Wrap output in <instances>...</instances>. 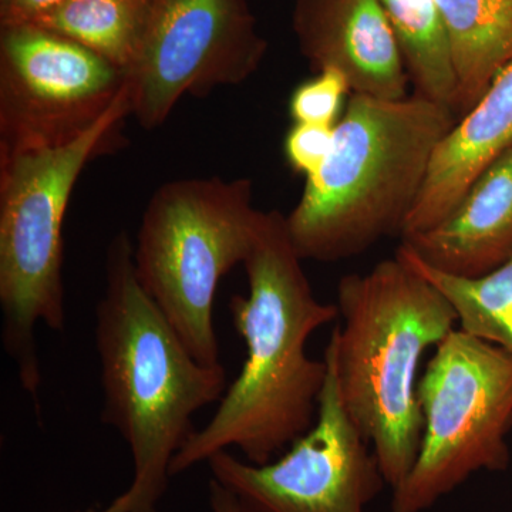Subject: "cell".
I'll return each mask as SVG.
<instances>
[{
	"instance_id": "obj_2",
	"label": "cell",
	"mask_w": 512,
	"mask_h": 512,
	"mask_svg": "<svg viewBox=\"0 0 512 512\" xmlns=\"http://www.w3.org/2000/svg\"><path fill=\"white\" fill-rule=\"evenodd\" d=\"M101 367V420L133 458L131 512H158L175 454L194 433L195 414L227 392V370L198 362L138 281L134 244L111 238L94 326Z\"/></svg>"
},
{
	"instance_id": "obj_6",
	"label": "cell",
	"mask_w": 512,
	"mask_h": 512,
	"mask_svg": "<svg viewBox=\"0 0 512 512\" xmlns=\"http://www.w3.org/2000/svg\"><path fill=\"white\" fill-rule=\"evenodd\" d=\"M262 214L249 178L221 177L165 183L143 212L134 245L138 281L204 365H221L215 295L248 258Z\"/></svg>"
},
{
	"instance_id": "obj_11",
	"label": "cell",
	"mask_w": 512,
	"mask_h": 512,
	"mask_svg": "<svg viewBox=\"0 0 512 512\" xmlns=\"http://www.w3.org/2000/svg\"><path fill=\"white\" fill-rule=\"evenodd\" d=\"M293 28L315 72L338 70L355 94L409 96V74L382 0H298Z\"/></svg>"
},
{
	"instance_id": "obj_3",
	"label": "cell",
	"mask_w": 512,
	"mask_h": 512,
	"mask_svg": "<svg viewBox=\"0 0 512 512\" xmlns=\"http://www.w3.org/2000/svg\"><path fill=\"white\" fill-rule=\"evenodd\" d=\"M336 306L342 322L326 350L343 406L393 490L419 454L421 359L458 328L457 312L397 254L365 274L340 279Z\"/></svg>"
},
{
	"instance_id": "obj_20",
	"label": "cell",
	"mask_w": 512,
	"mask_h": 512,
	"mask_svg": "<svg viewBox=\"0 0 512 512\" xmlns=\"http://www.w3.org/2000/svg\"><path fill=\"white\" fill-rule=\"evenodd\" d=\"M64 2L66 0H0L2 28L33 22Z\"/></svg>"
},
{
	"instance_id": "obj_15",
	"label": "cell",
	"mask_w": 512,
	"mask_h": 512,
	"mask_svg": "<svg viewBox=\"0 0 512 512\" xmlns=\"http://www.w3.org/2000/svg\"><path fill=\"white\" fill-rule=\"evenodd\" d=\"M416 94L457 114L450 40L437 0H382Z\"/></svg>"
},
{
	"instance_id": "obj_16",
	"label": "cell",
	"mask_w": 512,
	"mask_h": 512,
	"mask_svg": "<svg viewBox=\"0 0 512 512\" xmlns=\"http://www.w3.org/2000/svg\"><path fill=\"white\" fill-rule=\"evenodd\" d=\"M153 0H66L32 25L69 37L126 72Z\"/></svg>"
},
{
	"instance_id": "obj_18",
	"label": "cell",
	"mask_w": 512,
	"mask_h": 512,
	"mask_svg": "<svg viewBox=\"0 0 512 512\" xmlns=\"http://www.w3.org/2000/svg\"><path fill=\"white\" fill-rule=\"evenodd\" d=\"M352 94L348 79L338 70L316 72L308 82L299 84L289 100L293 123L336 126L342 117L343 103Z\"/></svg>"
},
{
	"instance_id": "obj_19",
	"label": "cell",
	"mask_w": 512,
	"mask_h": 512,
	"mask_svg": "<svg viewBox=\"0 0 512 512\" xmlns=\"http://www.w3.org/2000/svg\"><path fill=\"white\" fill-rule=\"evenodd\" d=\"M333 138L335 126L293 123L285 138L286 161L295 173L311 177L329 157Z\"/></svg>"
},
{
	"instance_id": "obj_21",
	"label": "cell",
	"mask_w": 512,
	"mask_h": 512,
	"mask_svg": "<svg viewBox=\"0 0 512 512\" xmlns=\"http://www.w3.org/2000/svg\"><path fill=\"white\" fill-rule=\"evenodd\" d=\"M208 503H210L211 512H247L239 504L235 495L229 493L224 485L212 477L208 483Z\"/></svg>"
},
{
	"instance_id": "obj_1",
	"label": "cell",
	"mask_w": 512,
	"mask_h": 512,
	"mask_svg": "<svg viewBox=\"0 0 512 512\" xmlns=\"http://www.w3.org/2000/svg\"><path fill=\"white\" fill-rule=\"evenodd\" d=\"M302 261L285 215L264 211L242 264L248 295L229 301L247 357L217 412L175 454L171 477L229 447L262 466L311 430L328 366L325 359H312L306 345L316 330L339 318V311L335 303L316 298Z\"/></svg>"
},
{
	"instance_id": "obj_4",
	"label": "cell",
	"mask_w": 512,
	"mask_h": 512,
	"mask_svg": "<svg viewBox=\"0 0 512 512\" xmlns=\"http://www.w3.org/2000/svg\"><path fill=\"white\" fill-rule=\"evenodd\" d=\"M456 113L420 94L383 100L352 93L335 126L332 150L305 178L286 217L303 261L336 262L402 235L434 153Z\"/></svg>"
},
{
	"instance_id": "obj_14",
	"label": "cell",
	"mask_w": 512,
	"mask_h": 512,
	"mask_svg": "<svg viewBox=\"0 0 512 512\" xmlns=\"http://www.w3.org/2000/svg\"><path fill=\"white\" fill-rule=\"evenodd\" d=\"M456 72L457 114L468 113L512 63V0H437Z\"/></svg>"
},
{
	"instance_id": "obj_7",
	"label": "cell",
	"mask_w": 512,
	"mask_h": 512,
	"mask_svg": "<svg viewBox=\"0 0 512 512\" xmlns=\"http://www.w3.org/2000/svg\"><path fill=\"white\" fill-rule=\"evenodd\" d=\"M423 434L412 470L393 488L392 512H424L480 471L511 463L512 357L456 328L440 343L417 389Z\"/></svg>"
},
{
	"instance_id": "obj_8",
	"label": "cell",
	"mask_w": 512,
	"mask_h": 512,
	"mask_svg": "<svg viewBox=\"0 0 512 512\" xmlns=\"http://www.w3.org/2000/svg\"><path fill=\"white\" fill-rule=\"evenodd\" d=\"M126 73L69 37L32 25L0 37V161L72 143L126 90Z\"/></svg>"
},
{
	"instance_id": "obj_22",
	"label": "cell",
	"mask_w": 512,
	"mask_h": 512,
	"mask_svg": "<svg viewBox=\"0 0 512 512\" xmlns=\"http://www.w3.org/2000/svg\"><path fill=\"white\" fill-rule=\"evenodd\" d=\"M134 498L130 491L126 490L119 497L114 498L111 501L109 507L103 508V510H96V508H89L84 511H73V512H131L133 511Z\"/></svg>"
},
{
	"instance_id": "obj_17",
	"label": "cell",
	"mask_w": 512,
	"mask_h": 512,
	"mask_svg": "<svg viewBox=\"0 0 512 512\" xmlns=\"http://www.w3.org/2000/svg\"><path fill=\"white\" fill-rule=\"evenodd\" d=\"M396 254L444 293L456 309L458 328L500 346L512 357V256L488 274L461 278L424 264L404 245Z\"/></svg>"
},
{
	"instance_id": "obj_9",
	"label": "cell",
	"mask_w": 512,
	"mask_h": 512,
	"mask_svg": "<svg viewBox=\"0 0 512 512\" xmlns=\"http://www.w3.org/2000/svg\"><path fill=\"white\" fill-rule=\"evenodd\" d=\"M265 52L247 0H153L124 72L131 116L156 130L183 97L247 82Z\"/></svg>"
},
{
	"instance_id": "obj_10",
	"label": "cell",
	"mask_w": 512,
	"mask_h": 512,
	"mask_svg": "<svg viewBox=\"0 0 512 512\" xmlns=\"http://www.w3.org/2000/svg\"><path fill=\"white\" fill-rule=\"evenodd\" d=\"M318 417L291 450L269 463H248L228 450L207 461L212 478L247 512H367L383 490L379 461L343 406L338 376L325 350Z\"/></svg>"
},
{
	"instance_id": "obj_12",
	"label": "cell",
	"mask_w": 512,
	"mask_h": 512,
	"mask_svg": "<svg viewBox=\"0 0 512 512\" xmlns=\"http://www.w3.org/2000/svg\"><path fill=\"white\" fill-rule=\"evenodd\" d=\"M404 247L444 274L477 278L512 256V146L478 175L446 217L403 238Z\"/></svg>"
},
{
	"instance_id": "obj_13",
	"label": "cell",
	"mask_w": 512,
	"mask_h": 512,
	"mask_svg": "<svg viewBox=\"0 0 512 512\" xmlns=\"http://www.w3.org/2000/svg\"><path fill=\"white\" fill-rule=\"evenodd\" d=\"M512 146V63L498 74L476 106L441 140L402 238L426 231L456 207L468 187Z\"/></svg>"
},
{
	"instance_id": "obj_5",
	"label": "cell",
	"mask_w": 512,
	"mask_h": 512,
	"mask_svg": "<svg viewBox=\"0 0 512 512\" xmlns=\"http://www.w3.org/2000/svg\"><path fill=\"white\" fill-rule=\"evenodd\" d=\"M130 116L126 87L109 114L72 143L0 161L2 345L39 414L36 328L66 329L63 224L70 197L86 165L109 153Z\"/></svg>"
}]
</instances>
